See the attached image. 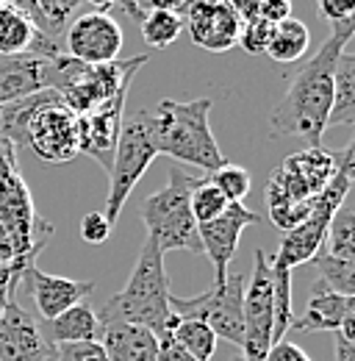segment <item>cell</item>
Returning <instances> with one entry per match:
<instances>
[{"instance_id":"6da1fadb","label":"cell","mask_w":355,"mask_h":361,"mask_svg":"<svg viewBox=\"0 0 355 361\" xmlns=\"http://www.w3.org/2000/svg\"><path fill=\"white\" fill-rule=\"evenodd\" d=\"M353 34V20L330 25L328 39L311 56V61H306L294 73L283 100L275 106V111L269 117L275 134L300 136L311 147H316L322 142V134L328 128L330 103H333V70H336L339 56L350 45Z\"/></svg>"},{"instance_id":"7a4b0ae2","label":"cell","mask_w":355,"mask_h":361,"mask_svg":"<svg viewBox=\"0 0 355 361\" xmlns=\"http://www.w3.org/2000/svg\"><path fill=\"white\" fill-rule=\"evenodd\" d=\"M211 100L197 97L189 103L180 100H161L156 111H147V131L158 156H170L175 161L200 167L208 173L220 170L225 164L220 145L208 126Z\"/></svg>"},{"instance_id":"3957f363","label":"cell","mask_w":355,"mask_h":361,"mask_svg":"<svg viewBox=\"0 0 355 361\" xmlns=\"http://www.w3.org/2000/svg\"><path fill=\"white\" fill-rule=\"evenodd\" d=\"M170 295L173 292L164 270V253L153 245V239H144L125 289L111 295V300L103 306V312H97V317L142 325L161 339L178 325V317L170 309Z\"/></svg>"},{"instance_id":"277c9868","label":"cell","mask_w":355,"mask_h":361,"mask_svg":"<svg viewBox=\"0 0 355 361\" xmlns=\"http://www.w3.org/2000/svg\"><path fill=\"white\" fill-rule=\"evenodd\" d=\"M147 61H150L147 53H139L123 61H106V64H87V61L70 59L67 53L44 56V90H53L70 111L81 114L111 100L120 92L131 90L133 75Z\"/></svg>"},{"instance_id":"5b68a950","label":"cell","mask_w":355,"mask_h":361,"mask_svg":"<svg viewBox=\"0 0 355 361\" xmlns=\"http://www.w3.org/2000/svg\"><path fill=\"white\" fill-rule=\"evenodd\" d=\"M194 183H197L194 176L183 173L180 167H173L164 189L153 192L139 209L142 223L147 228V239H153V245L161 253H170V250L203 253L197 223L189 209V195Z\"/></svg>"},{"instance_id":"8992f818","label":"cell","mask_w":355,"mask_h":361,"mask_svg":"<svg viewBox=\"0 0 355 361\" xmlns=\"http://www.w3.org/2000/svg\"><path fill=\"white\" fill-rule=\"evenodd\" d=\"M339 156V170L333 180L316 195L313 200V209H311L309 220L300 223L297 228L286 231V236L280 239V247L278 253L272 256L278 264H283L286 270L292 267H300L311 262L316 256V250L322 247L325 242V233H328V226L333 220V214L342 209V203L350 197V186H353V159H355V145L350 142Z\"/></svg>"},{"instance_id":"52a82bcc","label":"cell","mask_w":355,"mask_h":361,"mask_svg":"<svg viewBox=\"0 0 355 361\" xmlns=\"http://www.w3.org/2000/svg\"><path fill=\"white\" fill-rule=\"evenodd\" d=\"M156 156H158V150L147 131V111H136L131 120H123L114 161L108 170V195H106V209H103V217L111 228L117 226L128 195L147 173V167L153 164Z\"/></svg>"},{"instance_id":"ba28073f","label":"cell","mask_w":355,"mask_h":361,"mask_svg":"<svg viewBox=\"0 0 355 361\" xmlns=\"http://www.w3.org/2000/svg\"><path fill=\"white\" fill-rule=\"evenodd\" d=\"M242 295H244V272H228L222 283H214L197 298L170 295V309L178 319H200L214 331L217 339L222 336L242 348V336H244Z\"/></svg>"},{"instance_id":"9c48e42d","label":"cell","mask_w":355,"mask_h":361,"mask_svg":"<svg viewBox=\"0 0 355 361\" xmlns=\"http://www.w3.org/2000/svg\"><path fill=\"white\" fill-rule=\"evenodd\" d=\"M0 226L11 233L23 253L44 247L53 236V226L37 214L31 189L20 176L17 156L0 161Z\"/></svg>"},{"instance_id":"30bf717a","label":"cell","mask_w":355,"mask_h":361,"mask_svg":"<svg viewBox=\"0 0 355 361\" xmlns=\"http://www.w3.org/2000/svg\"><path fill=\"white\" fill-rule=\"evenodd\" d=\"M242 322H244V336H242L244 356L242 359L264 361L272 348V264L261 247L256 250L253 278L250 283H244Z\"/></svg>"},{"instance_id":"8fae6325","label":"cell","mask_w":355,"mask_h":361,"mask_svg":"<svg viewBox=\"0 0 355 361\" xmlns=\"http://www.w3.org/2000/svg\"><path fill=\"white\" fill-rule=\"evenodd\" d=\"M70 59L87 64L117 61L123 50V28L108 11H87L64 28V47Z\"/></svg>"},{"instance_id":"7c38bea8","label":"cell","mask_w":355,"mask_h":361,"mask_svg":"<svg viewBox=\"0 0 355 361\" xmlns=\"http://www.w3.org/2000/svg\"><path fill=\"white\" fill-rule=\"evenodd\" d=\"M125 97L128 90L114 94L111 100L75 114L78 123V153L92 156L106 173L111 170L114 161V150H117V139L123 131V120H125Z\"/></svg>"},{"instance_id":"4fadbf2b","label":"cell","mask_w":355,"mask_h":361,"mask_svg":"<svg viewBox=\"0 0 355 361\" xmlns=\"http://www.w3.org/2000/svg\"><path fill=\"white\" fill-rule=\"evenodd\" d=\"M28 147L47 164H67L78 156V123L75 111L64 103L50 106L28 126Z\"/></svg>"},{"instance_id":"5bb4252c","label":"cell","mask_w":355,"mask_h":361,"mask_svg":"<svg viewBox=\"0 0 355 361\" xmlns=\"http://www.w3.org/2000/svg\"><path fill=\"white\" fill-rule=\"evenodd\" d=\"M92 289H94L92 281H73V278L50 275L39 270L37 262L23 270L20 283H17V292H25L34 300L39 319H53V317L64 314L67 309L78 306L87 295H92Z\"/></svg>"},{"instance_id":"9a60e30c","label":"cell","mask_w":355,"mask_h":361,"mask_svg":"<svg viewBox=\"0 0 355 361\" xmlns=\"http://www.w3.org/2000/svg\"><path fill=\"white\" fill-rule=\"evenodd\" d=\"M261 223V217L256 212H250L244 203H230L217 220L197 226V236L203 245V253H208L211 264H214V283H222L228 267L236 256L239 247V236L247 226Z\"/></svg>"},{"instance_id":"2e32d148","label":"cell","mask_w":355,"mask_h":361,"mask_svg":"<svg viewBox=\"0 0 355 361\" xmlns=\"http://www.w3.org/2000/svg\"><path fill=\"white\" fill-rule=\"evenodd\" d=\"M53 353L39 334V322L20 306L14 292L0 314V361H53Z\"/></svg>"},{"instance_id":"e0dca14e","label":"cell","mask_w":355,"mask_h":361,"mask_svg":"<svg viewBox=\"0 0 355 361\" xmlns=\"http://www.w3.org/2000/svg\"><path fill=\"white\" fill-rule=\"evenodd\" d=\"M183 28L189 31L192 42L203 50L211 53H225L239 42V31L242 23L233 14L230 6H203V3H192L183 14Z\"/></svg>"},{"instance_id":"ac0fdd59","label":"cell","mask_w":355,"mask_h":361,"mask_svg":"<svg viewBox=\"0 0 355 361\" xmlns=\"http://www.w3.org/2000/svg\"><path fill=\"white\" fill-rule=\"evenodd\" d=\"M100 345L108 361H158V336L142 325L100 319Z\"/></svg>"},{"instance_id":"d6986e66","label":"cell","mask_w":355,"mask_h":361,"mask_svg":"<svg viewBox=\"0 0 355 361\" xmlns=\"http://www.w3.org/2000/svg\"><path fill=\"white\" fill-rule=\"evenodd\" d=\"M355 317V298L339 295L328 289L322 281L313 283V295L309 298V309L303 317H294L292 328L303 334H316V331H330L336 334L344 319Z\"/></svg>"},{"instance_id":"ffe728a7","label":"cell","mask_w":355,"mask_h":361,"mask_svg":"<svg viewBox=\"0 0 355 361\" xmlns=\"http://www.w3.org/2000/svg\"><path fill=\"white\" fill-rule=\"evenodd\" d=\"M64 100L53 90L34 92L28 97H20L14 103L0 106V139L6 145H11L14 150L28 147V126L34 123V117L50 109V106H61Z\"/></svg>"},{"instance_id":"44dd1931","label":"cell","mask_w":355,"mask_h":361,"mask_svg":"<svg viewBox=\"0 0 355 361\" xmlns=\"http://www.w3.org/2000/svg\"><path fill=\"white\" fill-rule=\"evenodd\" d=\"M42 53H23V56H0V106L28 97L44 90Z\"/></svg>"},{"instance_id":"7402d4cb","label":"cell","mask_w":355,"mask_h":361,"mask_svg":"<svg viewBox=\"0 0 355 361\" xmlns=\"http://www.w3.org/2000/svg\"><path fill=\"white\" fill-rule=\"evenodd\" d=\"M39 334L42 339L56 350L58 345H75V342H100V317L97 312L78 303L73 309H67L64 314L42 319L39 322Z\"/></svg>"},{"instance_id":"603a6c76","label":"cell","mask_w":355,"mask_h":361,"mask_svg":"<svg viewBox=\"0 0 355 361\" xmlns=\"http://www.w3.org/2000/svg\"><path fill=\"white\" fill-rule=\"evenodd\" d=\"M23 53L56 56L64 50L56 39L42 37L20 11L0 3V56H23Z\"/></svg>"},{"instance_id":"cb8c5ba5","label":"cell","mask_w":355,"mask_h":361,"mask_svg":"<svg viewBox=\"0 0 355 361\" xmlns=\"http://www.w3.org/2000/svg\"><path fill=\"white\" fill-rule=\"evenodd\" d=\"M280 167L300 180L303 189L309 192L311 197H316L333 180V176H336L339 156L336 153H328L322 145H316V147H306V150L292 153Z\"/></svg>"},{"instance_id":"d4e9b609","label":"cell","mask_w":355,"mask_h":361,"mask_svg":"<svg viewBox=\"0 0 355 361\" xmlns=\"http://www.w3.org/2000/svg\"><path fill=\"white\" fill-rule=\"evenodd\" d=\"M355 123V56L344 50L333 70V103L328 114L330 126H353Z\"/></svg>"},{"instance_id":"484cf974","label":"cell","mask_w":355,"mask_h":361,"mask_svg":"<svg viewBox=\"0 0 355 361\" xmlns=\"http://www.w3.org/2000/svg\"><path fill=\"white\" fill-rule=\"evenodd\" d=\"M311 45V34L306 28V23H300L297 17H289L283 23L275 25L272 39L266 47V56L278 64H294L306 56V50Z\"/></svg>"},{"instance_id":"4316f807","label":"cell","mask_w":355,"mask_h":361,"mask_svg":"<svg viewBox=\"0 0 355 361\" xmlns=\"http://www.w3.org/2000/svg\"><path fill=\"white\" fill-rule=\"evenodd\" d=\"M322 250L328 256H336V259H344V262H355V214L350 197L333 214V220L328 226V233H325V242H322Z\"/></svg>"},{"instance_id":"83f0119b","label":"cell","mask_w":355,"mask_h":361,"mask_svg":"<svg viewBox=\"0 0 355 361\" xmlns=\"http://www.w3.org/2000/svg\"><path fill=\"white\" fill-rule=\"evenodd\" d=\"M170 336L180 350H186L192 359L197 361H208L217 350L214 331L200 319H178V325L170 331Z\"/></svg>"},{"instance_id":"f1b7e54d","label":"cell","mask_w":355,"mask_h":361,"mask_svg":"<svg viewBox=\"0 0 355 361\" xmlns=\"http://www.w3.org/2000/svg\"><path fill=\"white\" fill-rule=\"evenodd\" d=\"M139 31H142V39L147 45L161 50V47H170L180 37L183 17L173 14V11H147L139 23Z\"/></svg>"},{"instance_id":"f546056e","label":"cell","mask_w":355,"mask_h":361,"mask_svg":"<svg viewBox=\"0 0 355 361\" xmlns=\"http://www.w3.org/2000/svg\"><path fill=\"white\" fill-rule=\"evenodd\" d=\"M311 262L316 264V270H319V281H322L328 289H333V292H339V295L353 298V292H355V262H344V259L328 256L322 247L316 250V256H313Z\"/></svg>"},{"instance_id":"4dcf8cb0","label":"cell","mask_w":355,"mask_h":361,"mask_svg":"<svg viewBox=\"0 0 355 361\" xmlns=\"http://www.w3.org/2000/svg\"><path fill=\"white\" fill-rule=\"evenodd\" d=\"M228 206H230V203L225 200V195H222L211 180L197 178L194 189H192V195H189V209H192V217H194V223H197V226L217 220Z\"/></svg>"},{"instance_id":"1f68e13d","label":"cell","mask_w":355,"mask_h":361,"mask_svg":"<svg viewBox=\"0 0 355 361\" xmlns=\"http://www.w3.org/2000/svg\"><path fill=\"white\" fill-rule=\"evenodd\" d=\"M206 178L220 189L228 203H244V197L250 192V173L239 164H230V161H225L220 170L208 173Z\"/></svg>"},{"instance_id":"d6a6232c","label":"cell","mask_w":355,"mask_h":361,"mask_svg":"<svg viewBox=\"0 0 355 361\" xmlns=\"http://www.w3.org/2000/svg\"><path fill=\"white\" fill-rule=\"evenodd\" d=\"M34 3H37L39 14L44 17V23H47L53 39H58V37L64 34V28H67V17H73V11H75L84 0H34Z\"/></svg>"},{"instance_id":"836d02e7","label":"cell","mask_w":355,"mask_h":361,"mask_svg":"<svg viewBox=\"0 0 355 361\" xmlns=\"http://www.w3.org/2000/svg\"><path fill=\"white\" fill-rule=\"evenodd\" d=\"M120 11L125 17H131L136 23H142V17L147 11H173V14H186V8L192 6V0H117Z\"/></svg>"},{"instance_id":"e575fe53","label":"cell","mask_w":355,"mask_h":361,"mask_svg":"<svg viewBox=\"0 0 355 361\" xmlns=\"http://www.w3.org/2000/svg\"><path fill=\"white\" fill-rule=\"evenodd\" d=\"M39 253H42V247H34V250H28L25 256L14 259L11 264L0 267V314H3V309H6V303H8V298L17 292V283H20V275H23V270H25L28 264H34Z\"/></svg>"},{"instance_id":"d590c367","label":"cell","mask_w":355,"mask_h":361,"mask_svg":"<svg viewBox=\"0 0 355 361\" xmlns=\"http://www.w3.org/2000/svg\"><path fill=\"white\" fill-rule=\"evenodd\" d=\"M272 31H275V25L259 17V20L242 25V31H239V42H236V45H242L247 53H253V56H261V53H266V47H269Z\"/></svg>"},{"instance_id":"8d00e7d4","label":"cell","mask_w":355,"mask_h":361,"mask_svg":"<svg viewBox=\"0 0 355 361\" xmlns=\"http://www.w3.org/2000/svg\"><path fill=\"white\" fill-rule=\"evenodd\" d=\"M53 361H108L100 342H75V345H58Z\"/></svg>"},{"instance_id":"74e56055","label":"cell","mask_w":355,"mask_h":361,"mask_svg":"<svg viewBox=\"0 0 355 361\" xmlns=\"http://www.w3.org/2000/svg\"><path fill=\"white\" fill-rule=\"evenodd\" d=\"M111 231H114V228L106 223L103 212H89L87 217L81 220V239L89 242V245H103Z\"/></svg>"},{"instance_id":"f35d334b","label":"cell","mask_w":355,"mask_h":361,"mask_svg":"<svg viewBox=\"0 0 355 361\" xmlns=\"http://www.w3.org/2000/svg\"><path fill=\"white\" fill-rule=\"evenodd\" d=\"M316 8L322 14V20L333 23H347L355 14V0H316Z\"/></svg>"},{"instance_id":"ab89813d","label":"cell","mask_w":355,"mask_h":361,"mask_svg":"<svg viewBox=\"0 0 355 361\" xmlns=\"http://www.w3.org/2000/svg\"><path fill=\"white\" fill-rule=\"evenodd\" d=\"M3 6H8V8H14V11H20L42 37H47V39H53V34H50V28H47V23H44V17L39 14V8H37V3L34 0H0ZM58 42V39H56Z\"/></svg>"},{"instance_id":"60d3db41","label":"cell","mask_w":355,"mask_h":361,"mask_svg":"<svg viewBox=\"0 0 355 361\" xmlns=\"http://www.w3.org/2000/svg\"><path fill=\"white\" fill-rule=\"evenodd\" d=\"M256 8H259V17L272 25L292 17V0H256Z\"/></svg>"},{"instance_id":"b9f144b4","label":"cell","mask_w":355,"mask_h":361,"mask_svg":"<svg viewBox=\"0 0 355 361\" xmlns=\"http://www.w3.org/2000/svg\"><path fill=\"white\" fill-rule=\"evenodd\" d=\"M264 361H311L294 342H289V339H280V342H275L272 348H269V353H266Z\"/></svg>"},{"instance_id":"7bdbcfd3","label":"cell","mask_w":355,"mask_h":361,"mask_svg":"<svg viewBox=\"0 0 355 361\" xmlns=\"http://www.w3.org/2000/svg\"><path fill=\"white\" fill-rule=\"evenodd\" d=\"M158 361H197V359H192L186 350H180L175 342H173V336L164 334L158 339Z\"/></svg>"},{"instance_id":"ee69618b","label":"cell","mask_w":355,"mask_h":361,"mask_svg":"<svg viewBox=\"0 0 355 361\" xmlns=\"http://www.w3.org/2000/svg\"><path fill=\"white\" fill-rule=\"evenodd\" d=\"M20 256H25V253L17 247V242L11 239V233L0 226V267L11 264V262H14V259H20Z\"/></svg>"},{"instance_id":"f6af8a7d","label":"cell","mask_w":355,"mask_h":361,"mask_svg":"<svg viewBox=\"0 0 355 361\" xmlns=\"http://www.w3.org/2000/svg\"><path fill=\"white\" fill-rule=\"evenodd\" d=\"M336 339V361H355V342L344 339L342 334H333Z\"/></svg>"},{"instance_id":"bcb514c9","label":"cell","mask_w":355,"mask_h":361,"mask_svg":"<svg viewBox=\"0 0 355 361\" xmlns=\"http://www.w3.org/2000/svg\"><path fill=\"white\" fill-rule=\"evenodd\" d=\"M89 6L94 8V11H106V8H111V6H117V0H87Z\"/></svg>"},{"instance_id":"7dc6e473","label":"cell","mask_w":355,"mask_h":361,"mask_svg":"<svg viewBox=\"0 0 355 361\" xmlns=\"http://www.w3.org/2000/svg\"><path fill=\"white\" fill-rule=\"evenodd\" d=\"M8 156H17V150H14L11 145H6V142L0 139V161H3V159H8Z\"/></svg>"},{"instance_id":"c3c4849f","label":"cell","mask_w":355,"mask_h":361,"mask_svg":"<svg viewBox=\"0 0 355 361\" xmlns=\"http://www.w3.org/2000/svg\"><path fill=\"white\" fill-rule=\"evenodd\" d=\"M192 3H203V6H228V0H192Z\"/></svg>"},{"instance_id":"681fc988","label":"cell","mask_w":355,"mask_h":361,"mask_svg":"<svg viewBox=\"0 0 355 361\" xmlns=\"http://www.w3.org/2000/svg\"><path fill=\"white\" fill-rule=\"evenodd\" d=\"M230 361H247V359H242V356H239V359H230Z\"/></svg>"}]
</instances>
